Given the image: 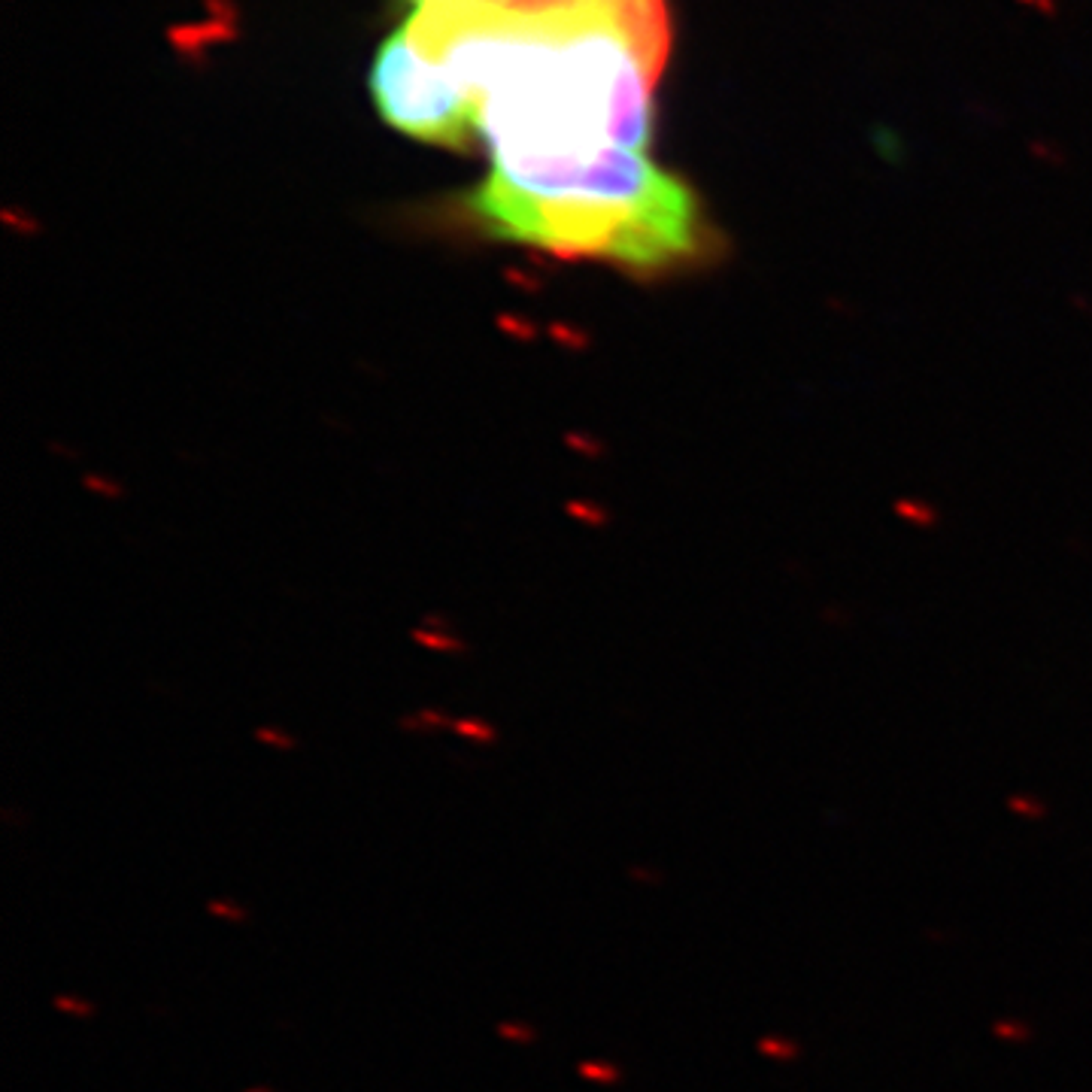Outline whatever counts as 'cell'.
Returning <instances> with one entry per match:
<instances>
[{"label": "cell", "instance_id": "obj_1", "mask_svg": "<svg viewBox=\"0 0 1092 1092\" xmlns=\"http://www.w3.org/2000/svg\"><path fill=\"white\" fill-rule=\"evenodd\" d=\"M477 112L486 228H558L658 201L650 155L671 55L665 0H425L404 25Z\"/></svg>", "mask_w": 1092, "mask_h": 1092}, {"label": "cell", "instance_id": "obj_2", "mask_svg": "<svg viewBox=\"0 0 1092 1092\" xmlns=\"http://www.w3.org/2000/svg\"><path fill=\"white\" fill-rule=\"evenodd\" d=\"M374 107L385 125L431 146L468 149L477 112L440 64L425 58L404 28L385 37L367 73Z\"/></svg>", "mask_w": 1092, "mask_h": 1092}, {"label": "cell", "instance_id": "obj_3", "mask_svg": "<svg viewBox=\"0 0 1092 1092\" xmlns=\"http://www.w3.org/2000/svg\"><path fill=\"white\" fill-rule=\"evenodd\" d=\"M497 1035L507 1038V1041H517V1043H528L535 1038L532 1029H525V1025H510V1023H501L497 1025Z\"/></svg>", "mask_w": 1092, "mask_h": 1092}, {"label": "cell", "instance_id": "obj_4", "mask_svg": "<svg viewBox=\"0 0 1092 1092\" xmlns=\"http://www.w3.org/2000/svg\"><path fill=\"white\" fill-rule=\"evenodd\" d=\"M580 1074H583V1078H589V1081H614L616 1078V1071L610 1068V1065H595V1063L580 1065Z\"/></svg>", "mask_w": 1092, "mask_h": 1092}, {"label": "cell", "instance_id": "obj_5", "mask_svg": "<svg viewBox=\"0 0 1092 1092\" xmlns=\"http://www.w3.org/2000/svg\"><path fill=\"white\" fill-rule=\"evenodd\" d=\"M55 1007H58V1010H68V1014H76V1017H88V1014H91V1007H88V1004L76 1002V999H68V995H58V999H55Z\"/></svg>", "mask_w": 1092, "mask_h": 1092}, {"label": "cell", "instance_id": "obj_6", "mask_svg": "<svg viewBox=\"0 0 1092 1092\" xmlns=\"http://www.w3.org/2000/svg\"><path fill=\"white\" fill-rule=\"evenodd\" d=\"M210 913H216V917H224V920H244V910H237V907H231V905H224V902H210Z\"/></svg>", "mask_w": 1092, "mask_h": 1092}, {"label": "cell", "instance_id": "obj_7", "mask_svg": "<svg viewBox=\"0 0 1092 1092\" xmlns=\"http://www.w3.org/2000/svg\"><path fill=\"white\" fill-rule=\"evenodd\" d=\"M413 4H416V7H419V4H425V0H413Z\"/></svg>", "mask_w": 1092, "mask_h": 1092}, {"label": "cell", "instance_id": "obj_8", "mask_svg": "<svg viewBox=\"0 0 1092 1092\" xmlns=\"http://www.w3.org/2000/svg\"><path fill=\"white\" fill-rule=\"evenodd\" d=\"M249 1092H264V1089H249Z\"/></svg>", "mask_w": 1092, "mask_h": 1092}]
</instances>
